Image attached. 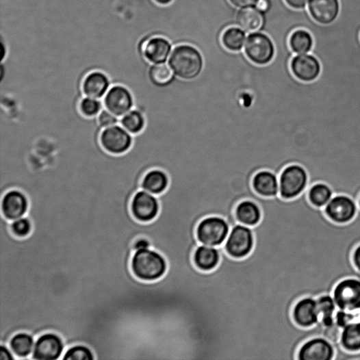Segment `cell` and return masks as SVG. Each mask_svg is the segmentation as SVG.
I'll use <instances>...</instances> for the list:
<instances>
[{"label":"cell","instance_id":"40","mask_svg":"<svg viewBox=\"0 0 360 360\" xmlns=\"http://www.w3.org/2000/svg\"><path fill=\"white\" fill-rule=\"evenodd\" d=\"M309 0H285L287 6L294 10H303L307 9Z\"/></svg>","mask_w":360,"mask_h":360},{"label":"cell","instance_id":"18","mask_svg":"<svg viewBox=\"0 0 360 360\" xmlns=\"http://www.w3.org/2000/svg\"><path fill=\"white\" fill-rule=\"evenodd\" d=\"M172 53V44L161 37L149 40L141 50V55L151 64L167 63Z\"/></svg>","mask_w":360,"mask_h":360},{"label":"cell","instance_id":"15","mask_svg":"<svg viewBox=\"0 0 360 360\" xmlns=\"http://www.w3.org/2000/svg\"><path fill=\"white\" fill-rule=\"evenodd\" d=\"M336 350L326 339L318 337L306 341L300 347L297 360H334Z\"/></svg>","mask_w":360,"mask_h":360},{"label":"cell","instance_id":"23","mask_svg":"<svg viewBox=\"0 0 360 360\" xmlns=\"http://www.w3.org/2000/svg\"><path fill=\"white\" fill-rule=\"evenodd\" d=\"M170 185L168 175L161 169L149 170L144 176L141 189L153 195L159 196L164 193Z\"/></svg>","mask_w":360,"mask_h":360},{"label":"cell","instance_id":"8","mask_svg":"<svg viewBox=\"0 0 360 360\" xmlns=\"http://www.w3.org/2000/svg\"><path fill=\"white\" fill-rule=\"evenodd\" d=\"M332 296L338 309L351 312L360 311V279L350 277L340 281Z\"/></svg>","mask_w":360,"mask_h":360},{"label":"cell","instance_id":"6","mask_svg":"<svg viewBox=\"0 0 360 360\" xmlns=\"http://www.w3.org/2000/svg\"><path fill=\"white\" fill-rule=\"evenodd\" d=\"M244 55L252 63L266 66L275 58V47L266 34L254 32L250 34L246 40Z\"/></svg>","mask_w":360,"mask_h":360},{"label":"cell","instance_id":"7","mask_svg":"<svg viewBox=\"0 0 360 360\" xmlns=\"http://www.w3.org/2000/svg\"><path fill=\"white\" fill-rule=\"evenodd\" d=\"M66 350L65 342L60 334L53 331L45 332L36 338L31 359H62Z\"/></svg>","mask_w":360,"mask_h":360},{"label":"cell","instance_id":"36","mask_svg":"<svg viewBox=\"0 0 360 360\" xmlns=\"http://www.w3.org/2000/svg\"><path fill=\"white\" fill-rule=\"evenodd\" d=\"M358 311H348L341 309H337L335 313V323L336 325L341 329H343L349 324L353 322H359Z\"/></svg>","mask_w":360,"mask_h":360},{"label":"cell","instance_id":"1","mask_svg":"<svg viewBox=\"0 0 360 360\" xmlns=\"http://www.w3.org/2000/svg\"><path fill=\"white\" fill-rule=\"evenodd\" d=\"M131 268L140 281L152 282L164 277L168 269L166 257L159 251L149 248L134 252Z\"/></svg>","mask_w":360,"mask_h":360},{"label":"cell","instance_id":"20","mask_svg":"<svg viewBox=\"0 0 360 360\" xmlns=\"http://www.w3.org/2000/svg\"><path fill=\"white\" fill-rule=\"evenodd\" d=\"M221 261L219 247L199 244L193 255L195 266L203 272H211L216 269Z\"/></svg>","mask_w":360,"mask_h":360},{"label":"cell","instance_id":"31","mask_svg":"<svg viewBox=\"0 0 360 360\" xmlns=\"http://www.w3.org/2000/svg\"><path fill=\"white\" fill-rule=\"evenodd\" d=\"M120 124L128 132L136 136L144 129L146 119L141 112L134 108L120 118Z\"/></svg>","mask_w":360,"mask_h":360},{"label":"cell","instance_id":"29","mask_svg":"<svg viewBox=\"0 0 360 360\" xmlns=\"http://www.w3.org/2000/svg\"><path fill=\"white\" fill-rule=\"evenodd\" d=\"M246 40V32L238 27H231L226 29L221 37L223 46L231 53H239L242 51Z\"/></svg>","mask_w":360,"mask_h":360},{"label":"cell","instance_id":"4","mask_svg":"<svg viewBox=\"0 0 360 360\" xmlns=\"http://www.w3.org/2000/svg\"><path fill=\"white\" fill-rule=\"evenodd\" d=\"M230 229L227 220L212 216L203 218L198 223L196 235L200 244L220 247L224 244Z\"/></svg>","mask_w":360,"mask_h":360},{"label":"cell","instance_id":"33","mask_svg":"<svg viewBox=\"0 0 360 360\" xmlns=\"http://www.w3.org/2000/svg\"><path fill=\"white\" fill-rule=\"evenodd\" d=\"M62 360H95L94 352L89 346L79 344L68 348L62 358Z\"/></svg>","mask_w":360,"mask_h":360},{"label":"cell","instance_id":"28","mask_svg":"<svg viewBox=\"0 0 360 360\" xmlns=\"http://www.w3.org/2000/svg\"><path fill=\"white\" fill-rule=\"evenodd\" d=\"M340 345L349 352L360 351V321L353 322L342 329Z\"/></svg>","mask_w":360,"mask_h":360},{"label":"cell","instance_id":"44","mask_svg":"<svg viewBox=\"0 0 360 360\" xmlns=\"http://www.w3.org/2000/svg\"><path fill=\"white\" fill-rule=\"evenodd\" d=\"M155 1L162 5H168L170 4L173 0H155Z\"/></svg>","mask_w":360,"mask_h":360},{"label":"cell","instance_id":"38","mask_svg":"<svg viewBox=\"0 0 360 360\" xmlns=\"http://www.w3.org/2000/svg\"><path fill=\"white\" fill-rule=\"evenodd\" d=\"M229 1L234 7L243 10L255 7L259 0H229Z\"/></svg>","mask_w":360,"mask_h":360},{"label":"cell","instance_id":"16","mask_svg":"<svg viewBox=\"0 0 360 360\" xmlns=\"http://www.w3.org/2000/svg\"><path fill=\"white\" fill-rule=\"evenodd\" d=\"M295 323L302 328L313 327L320 323L317 298L304 297L298 300L292 310Z\"/></svg>","mask_w":360,"mask_h":360},{"label":"cell","instance_id":"9","mask_svg":"<svg viewBox=\"0 0 360 360\" xmlns=\"http://www.w3.org/2000/svg\"><path fill=\"white\" fill-rule=\"evenodd\" d=\"M161 210L158 196L145 190L137 192L131 203V211L133 218L140 222L149 223L155 220Z\"/></svg>","mask_w":360,"mask_h":360},{"label":"cell","instance_id":"5","mask_svg":"<svg viewBox=\"0 0 360 360\" xmlns=\"http://www.w3.org/2000/svg\"><path fill=\"white\" fill-rule=\"evenodd\" d=\"M255 237L252 227L238 223L231 227L229 234L222 245L231 258L243 259L253 250Z\"/></svg>","mask_w":360,"mask_h":360},{"label":"cell","instance_id":"13","mask_svg":"<svg viewBox=\"0 0 360 360\" xmlns=\"http://www.w3.org/2000/svg\"><path fill=\"white\" fill-rule=\"evenodd\" d=\"M29 208V199L21 190H11L1 196V215L10 222L27 216Z\"/></svg>","mask_w":360,"mask_h":360},{"label":"cell","instance_id":"30","mask_svg":"<svg viewBox=\"0 0 360 360\" xmlns=\"http://www.w3.org/2000/svg\"><path fill=\"white\" fill-rule=\"evenodd\" d=\"M307 196L308 199L314 207L324 209L334 194L329 185L324 183H317L308 189Z\"/></svg>","mask_w":360,"mask_h":360},{"label":"cell","instance_id":"37","mask_svg":"<svg viewBox=\"0 0 360 360\" xmlns=\"http://www.w3.org/2000/svg\"><path fill=\"white\" fill-rule=\"evenodd\" d=\"M98 124L101 129L120 124V118H118L105 107L103 108L97 116Z\"/></svg>","mask_w":360,"mask_h":360},{"label":"cell","instance_id":"24","mask_svg":"<svg viewBox=\"0 0 360 360\" xmlns=\"http://www.w3.org/2000/svg\"><path fill=\"white\" fill-rule=\"evenodd\" d=\"M36 338L27 331H19L10 339L8 346L16 359H31Z\"/></svg>","mask_w":360,"mask_h":360},{"label":"cell","instance_id":"43","mask_svg":"<svg viewBox=\"0 0 360 360\" xmlns=\"http://www.w3.org/2000/svg\"><path fill=\"white\" fill-rule=\"evenodd\" d=\"M255 8L262 13L265 14L269 11L270 8V3L269 0H259Z\"/></svg>","mask_w":360,"mask_h":360},{"label":"cell","instance_id":"45","mask_svg":"<svg viewBox=\"0 0 360 360\" xmlns=\"http://www.w3.org/2000/svg\"><path fill=\"white\" fill-rule=\"evenodd\" d=\"M358 207L360 209V196H359V201H358Z\"/></svg>","mask_w":360,"mask_h":360},{"label":"cell","instance_id":"35","mask_svg":"<svg viewBox=\"0 0 360 360\" xmlns=\"http://www.w3.org/2000/svg\"><path fill=\"white\" fill-rule=\"evenodd\" d=\"M104 107L102 99L88 96L82 99L79 105L81 113L88 118L97 117Z\"/></svg>","mask_w":360,"mask_h":360},{"label":"cell","instance_id":"25","mask_svg":"<svg viewBox=\"0 0 360 360\" xmlns=\"http://www.w3.org/2000/svg\"><path fill=\"white\" fill-rule=\"evenodd\" d=\"M288 44L294 55L311 53L315 47V39L309 31L298 29L291 34Z\"/></svg>","mask_w":360,"mask_h":360},{"label":"cell","instance_id":"34","mask_svg":"<svg viewBox=\"0 0 360 360\" xmlns=\"http://www.w3.org/2000/svg\"><path fill=\"white\" fill-rule=\"evenodd\" d=\"M10 229L15 237L25 239L32 234L34 224L30 218L27 216L10 222Z\"/></svg>","mask_w":360,"mask_h":360},{"label":"cell","instance_id":"27","mask_svg":"<svg viewBox=\"0 0 360 360\" xmlns=\"http://www.w3.org/2000/svg\"><path fill=\"white\" fill-rule=\"evenodd\" d=\"M320 313V324L326 329L336 326L335 313L338 309L332 294H324L317 298Z\"/></svg>","mask_w":360,"mask_h":360},{"label":"cell","instance_id":"41","mask_svg":"<svg viewBox=\"0 0 360 360\" xmlns=\"http://www.w3.org/2000/svg\"><path fill=\"white\" fill-rule=\"evenodd\" d=\"M16 357L8 345H0V360H15Z\"/></svg>","mask_w":360,"mask_h":360},{"label":"cell","instance_id":"19","mask_svg":"<svg viewBox=\"0 0 360 360\" xmlns=\"http://www.w3.org/2000/svg\"><path fill=\"white\" fill-rule=\"evenodd\" d=\"M252 187L259 195L266 198L279 196V177L268 170L257 172L252 180Z\"/></svg>","mask_w":360,"mask_h":360},{"label":"cell","instance_id":"12","mask_svg":"<svg viewBox=\"0 0 360 360\" xmlns=\"http://www.w3.org/2000/svg\"><path fill=\"white\" fill-rule=\"evenodd\" d=\"M102 100L104 107L118 118L131 111L135 106L131 92L121 85L112 86Z\"/></svg>","mask_w":360,"mask_h":360},{"label":"cell","instance_id":"10","mask_svg":"<svg viewBox=\"0 0 360 360\" xmlns=\"http://www.w3.org/2000/svg\"><path fill=\"white\" fill-rule=\"evenodd\" d=\"M103 148L114 155H120L129 151L133 144V135L120 125H115L103 129L100 136Z\"/></svg>","mask_w":360,"mask_h":360},{"label":"cell","instance_id":"26","mask_svg":"<svg viewBox=\"0 0 360 360\" xmlns=\"http://www.w3.org/2000/svg\"><path fill=\"white\" fill-rule=\"evenodd\" d=\"M264 14L255 7L243 9L237 16V23L245 32L254 33L263 25Z\"/></svg>","mask_w":360,"mask_h":360},{"label":"cell","instance_id":"42","mask_svg":"<svg viewBox=\"0 0 360 360\" xmlns=\"http://www.w3.org/2000/svg\"><path fill=\"white\" fill-rule=\"evenodd\" d=\"M352 262L355 267L360 272V244L353 251Z\"/></svg>","mask_w":360,"mask_h":360},{"label":"cell","instance_id":"21","mask_svg":"<svg viewBox=\"0 0 360 360\" xmlns=\"http://www.w3.org/2000/svg\"><path fill=\"white\" fill-rule=\"evenodd\" d=\"M112 87L108 75L99 70L90 73L86 77L83 83L85 96L102 99Z\"/></svg>","mask_w":360,"mask_h":360},{"label":"cell","instance_id":"22","mask_svg":"<svg viewBox=\"0 0 360 360\" xmlns=\"http://www.w3.org/2000/svg\"><path fill=\"white\" fill-rule=\"evenodd\" d=\"M235 214L239 223L250 227L258 225L263 218L259 204L252 200H244L239 203Z\"/></svg>","mask_w":360,"mask_h":360},{"label":"cell","instance_id":"2","mask_svg":"<svg viewBox=\"0 0 360 360\" xmlns=\"http://www.w3.org/2000/svg\"><path fill=\"white\" fill-rule=\"evenodd\" d=\"M168 64L178 78L190 81L201 75L204 67V57L196 47L180 44L172 49Z\"/></svg>","mask_w":360,"mask_h":360},{"label":"cell","instance_id":"14","mask_svg":"<svg viewBox=\"0 0 360 360\" xmlns=\"http://www.w3.org/2000/svg\"><path fill=\"white\" fill-rule=\"evenodd\" d=\"M290 67L296 78L306 83L315 81L322 73L321 62L312 53L294 55Z\"/></svg>","mask_w":360,"mask_h":360},{"label":"cell","instance_id":"3","mask_svg":"<svg viewBox=\"0 0 360 360\" xmlns=\"http://www.w3.org/2000/svg\"><path fill=\"white\" fill-rule=\"evenodd\" d=\"M279 183L280 197L291 200L309 189V175L303 166L292 164L281 171Z\"/></svg>","mask_w":360,"mask_h":360},{"label":"cell","instance_id":"11","mask_svg":"<svg viewBox=\"0 0 360 360\" xmlns=\"http://www.w3.org/2000/svg\"><path fill=\"white\" fill-rule=\"evenodd\" d=\"M357 203L351 197L334 195L324 208L326 216L333 222L346 224L354 219L358 211Z\"/></svg>","mask_w":360,"mask_h":360},{"label":"cell","instance_id":"39","mask_svg":"<svg viewBox=\"0 0 360 360\" xmlns=\"http://www.w3.org/2000/svg\"><path fill=\"white\" fill-rule=\"evenodd\" d=\"M152 248V244L149 240L142 237L136 239L133 244V250L134 252Z\"/></svg>","mask_w":360,"mask_h":360},{"label":"cell","instance_id":"17","mask_svg":"<svg viewBox=\"0 0 360 360\" xmlns=\"http://www.w3.org/2000/svg\"><path fill=\"white\" fill-rule=\"evenodd\" d=\"M307 9L314 21L327 25L339 18L341 3L340 0H309Z\"/></svg>","mask_w":360,"mask_h":360},{"label":"cell","instance_id":"32","mask_svg":"<svg viewBox=\"0 0 360 360\" xmlns=\"http://www.w3.org/2000/svg\"><path fill=\"white\" fill-rule=\"evenodd\" d=\"M175 76L168 62L159 64H151L149 69L150 81L157 86L162 87L168 85Z\"/></svg>","mask_w":360,"mask_h":360}]
</instances>
